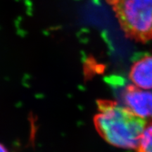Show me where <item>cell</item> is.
<instances>
[{"label": "cell", "mask_w": 152, "mask_h": 152, "mask_svg": "<svg viewBox=\"0 0 152 152\" xmlns=\"http://www.w3.org/2000/svg\"><path fill=\"white\" fill-rule=\"evenodd\" d=\"M95 126L106 142L123 149H137L147 121L134 115L123 104L109 100L97 102Z\"/></svg>", "instance_id": "cell-1"}, {"label": "cell", "mask_w": 152, "mask_h": 152, "mask_svg": "<svg viewBox=\"0 0 152 152\" xmlns=\"http://www.w3.org/2000/svg\"><path fill=\"white\" fill-rule=\"evenodd\" d=\"M125 35L140 42L152 41V0H108Z\"/></svg>", "instance_id": "cell-2"}, {"label": "cell", "mask_w": 152, "mask_h": 152, "mask_svg": "<svg viewBox=\"0 0 152 152\" xmlns=\"http://www.w3.org/2000/svg\"><path fill=\"white\" fill-rule=\"evenodd\" d=\"M123 106L134 115L144 120H152V90H144L130 84L123 91Z\"/></svg>", "instance_id": "cell-3"}, {"label": "cell", "mask_w": 152, "mask_h": 152, "mask_svg": "<svg viewBox=\"0 0 152 152\" xmlns=\"http://www.w3.org/2000/svg\"><path fill=\"white\" fill-rule=\"evenodd\" d=\"M129 77L134 86L152 90V55L136 61L131 66Z\"/></svg>", "instance_id": "cell-4"}, {"label": "cell", "mask_w": 152, "mask_h": 152, "mask_svg": "<svg viewBox=\"0 0 152 152\" xmlns=\"http://www.w3.org/2000/svg\"><path fill=\"white\" fill-rule=\"evenodd\" d=\"M137 152H152V120L142 133Z\"/></svg>", "instance_id": "cell-5"}, {"label": "cell", "mask_w": 152, "mask_h": 152, "mask_svg": "<svg viewBox=\"0 0 152 152\" xmlns=\"http://www.w3.org/2000/svg\"><path fill=\"white\" fill-rule=\"evenodd\" d=\"M0 152H10L8 149L6 148L3 144L0 143Z\"/></svg>", "instance_id": "cell-6"}]
</instances>
